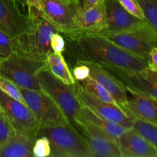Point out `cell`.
<instances>
[{
  "label": "cell",
  "mask_w": 157,
  "mask_h": 157,
  "mask_svg": "<svg viewBox=\"0 0 157 157\" xmlns=\"http://www.w3.org/2000/svg\"><path fill=\"white\" fill-rule=\"evenodd\" d=\"M66 42V53L76 61H87L104 67L129 72L140 71L148 67L147 59L124 50L103 35L82 30L61 33Z\"/></svg>",
  "instance_id": "obj_1"
},
{
  "label": "cell",
  "mask_w": 157,
  "mask_h": 157,
  "mask_svg": "<svg viewBox=\"0 0 157 157\" xmlns=\"http://www.w3.org/2000/svg\"><path fill=\"white\" fill-rule=\"evenodd\" d=\"M29 17L32 19L30 28L13 38L14 52L35 61L45 62L48 55L52 52L51 35L58 30L42 14Z\"/></svg>",
  "instance_id": "obj_2"
},
{
  "label": "cell",
  "mask_w": 157,
  "mask_h": 157,
  "mask_svg": "<svg viewBox=\"0 0 157 157\" xmlns=\"http://www.w3.org/2000/svg\"><path fill=\"white\" fill-rule=\"evenodd\" d=\"M36 78L41 90L59 107L69 124L80 132L77 118L82 106L77 95L75 84H64L49 71L47 64L37 72Z\"/></svg>",
  "instance_id": "obj_3"
},
{
  "label": "cell",
  "mask_w": 157,
  "mask_h": 157,
  "mask_svg": "<svg viewBox=\"0 0 157 157\" xmlns=\"http://www.w3.org/2000/svg\"><path fill=\"white\" fill-rule=\"evenodd\" d=\"M45 136L51 145V157H91L81 133L69 124L41 126L37 136Z\"/></svg>",
  "instance_id": "obj_4"
},
{
  "label": "cell",
  "mask_w": 157,
  "mask_h": 157,
  "mask_svg": "<svg viewBox=\"0 0 157 157\" xmlns=\"http://www.w3.org/2000/svg\"><path fill=\"white\" fill-rule=\"evenodd\" d=\"M45 65L44 61H35L13 52L2 60L0 75L16 84L20 88L41 90L36 74Z\"/></svg>",
  "instance_id": "obj_5"
},
{
  "label": "cell",
  "mask_w": 157,
  "mask_h": 157,
  "mask_svg": "<svg viewBox=\"0 0 157 157\" xmlns=\"http://www.w3.org/2000/svg\"><path fill=\"white\" fill-rule=\"evenodd\" d=\"M100 34L124 50L147 60L150 51L157 46V33L148 23L134 30Z\"/></svg>",
  "instance_id": "obj_6"
},
{
  "label": "cell",
  "mask_w": 157,
  "mask_h": 157,
  "mask_svg": "<svg viewBox=\"0 0 157 157\" xmlns=\"http://www.w3.org/2000/svg\"><path fill=\"white\" fill-rule=\"evenodd\" d=\"M0 105L15 131L35 140L40 124L29 107L12 99L1 90Z\"/></svg>",
  "instance_id": "obj_7"
},
{
  "label": "cell",
  "mask_w": 157,
  "mask_h": 157,
  "mask_svg": "<svg viewBox=\"0 0 157 157\" xmlns=\"http://www.w3.org/2000/svg\"><path fill=\"white\" fill-rule=\"evenodd\" d=\"M26 105L41 126L69 124L55 101L42 90L20 88Z\"/></svg>",
  "instance_id": "obj_8"
},
{
  "label": "cell",
  "mask_w": 157,
  "mask_h": 157,
  "mask_svg": "<svg viewBox=\"0 0 157 157\" xmlns=\"http://www.w3.org/2000/svg\"><path fill=\"white\" fill-rule=\"evenodd\" d=\"M77 123L80 127V132L87 143L91 157H121L116 140L81 117H78Z\"/></svg>",
  "instance_id": "obj_9"
},
{
  "label": "cell",
  "mask_w": 157,
  "mask_h": 157,
  "mask_svg": "<svg viewBox=\"0 0 157 157\" xmlns=\"http://www.w3.org/2000/svg\"><path fill=\"white\" fill-rule=\"evenodd\" d=\"M126 87L128 92H136L157 100V71L147 67L140 71L129 72L104 67Z\"/></svg>",
  "instance_id": "obj_10"
},
{
  "label": "cell",
  "mask_w": 157,
  "mask_h": 157,
  "mask_svg": "<svg viewBox=\"0 0 157 157\" xmlns=\"http://www.w3.org/2000/svg\"><path fill=\"white\" fill-rule=\"evenodd\" d=\"M41 14L60 33L76 30L74 15L79 3L77 0H40Z\"/></svg>",
  "instance_id": "obj_11"
},
{
  "label": "cell",
  "mask_w": 157,
  "mask_h": 157,
  "mask_svg": "<svg viewBox=\"0 0 157 157\" xmlns=\"http://www.w3.org/2000/svg\"><path fill=\"white\" fill-rule=\"evenodd\" d=\"M76 93L81 106L87 107L96 114L108 121L117 123L127 130L133 129V118L129 116L121 107L98 99L75 83Z\"/></svg>",
  "instance_id": "obj_12"
},
{
  "label": "cell",
  "mask_w": 157,
  "mask_h": 157,
  "mask_svg": "<svg viewBox=\"0 0 157 157\" xmlns=\"http://www.w3.org/2000/svg\"><path fill=\"white\" fill-rule=\"evenodd\" d=\"M32 25V19L25 15L14 0H0V31L12 38L26 32Z\"/></svg>",
  "instance_id": "obj_13"
},
{
  "label": "cell",
  "mask_w": 157,
  "mask_h": 157,
  "mask_svg": "<svg viewBox=\"0 0 157 157\" xmlns=\"http://www.w3.org/2000/svg\"><path fill=\"white\" fill-rule=\"evenodd\" d=\"M107 28L103 32H120L134 30L147 24L146 20L140 19L127 12L118 0H104Z\"/></svg>",
  "instance_id": "obj_14"
},
{
  "label": "cell",
  "mask_w": 157,
  "mask_h": 157,
  "mask_svg": "<svg viewBox=\"0 0 157 157\" xmlns=\"http://www.w3.org/2000/svg\"><path fill=\"white\" fill-rule=\"evenodd\" d=\"M76 30L101 33L107 28L104 0L90 9L78 6L74 15Z\"/></svg>",
  "instance_id": "obj_15"
},
{
  "label": "cell",
  "mask_w": 157,
  "mask_h": 157,
  "mask_svg": "<svg viewBox=\"0 0 157 157\" xmlns=\"http://www.w3.org/2000/svg\"><path fill=\"white\" fill-rule=\"evenodd\" d=\"M82 62L85 63L90 67V77L101 84L111 94L118 105L124 110L128 102V91L125 86L107 69L100 64L87 61Z\"/></svg>",
  "instance_id": "obj_16"
},
{
  "label": "cell",
  "mask_w": 157,
  "mask_h": 157,
  "mask_svg": "<svg viewBox=\"0 0 157 157\" xmlns=\"http://www.w3.org/2000/svg\"><path fill=\"white\" fill-rule=\"evenodd\" d=\"M117 143L122 157H157L153 144L133 128L126 130Z\"/></svg>",
  "instance_id": "obj_17"
},
{
  "label": "cell",
  "mask_w": 157,
  "mask_h": 157,
  "mask_svg": "<svg viewBox=\"0 0 157 157\" xmlns=\"http://www.w3.org/2000/svg\"><path fill=\"white\" fill-rule=\"evenodd\" d=\"M129 93L132 97L128 98L124 111L133 119L140 120L157 126V104L155 101L141 94Z\"/></svg>",
  "instance_id": "obj_18"
},
{
  "label": "cell",
  "mask_w": 157,
  "mask_h": 157,
  "mask_svg": "<svg viewBox=\"0 0 157 157\" xmlns=\"http://www.w3.org/2000/svg\"><path fill=\"white\" fill-rule=\"evenodd\" d=\"M35 140L15 131L0 145V157H34Z\"/></svg>",
  "instance_id": "obj_19"
},
{
  "label": "cell",
  "mask_w": 157,
  "mask_h": 157,
  "mask_svg": "<svg viewBox=\"0 0 157 157\" xmlns=\"http://www.w3.org/2000/svg\"><path fill=\"white\" fill-rule=\"evenodd\" d=\"M79 116L85 119L86 121L94 124L98 128L103 130L104 133H107L109 136L113 137L117 141L118 138L122 136L127 130V129L123 126L98 116L94 112L84 106H82L81 107Z\"/></svg>",
  "instance_id": "obj_20"
},
{
  "label": "cell",
  "mask_w": 157,
  "mask_h": 157,
  "mask_svg": "<svg viewBox=\"0 0 157 157\" xmlns=\"http://www.w3.org/2000/svg\"><path fill=\"white\" fill-rule=\"evenodd\" d=\"M48 68L56 78L66 84L76 83L62 53L52 52L45 61Z\"/></svg>",
  "instance_id": "obj_21"
},
{
  "label": "cell",
  "mask_w": 157,
  "mask_h": 157,
  "mask_svg": "<svg viewBox=\"0 0 157 157\" xmlns=\"http://www.w3.org/2000/svg\"><path fill=\"white\" fill-rule=\"evenodd\" d=\"M76 82L78 83L79 85L83 89H84L86 91L90 93V94L94 95L98 99L105 101V102L110 103V104L118 105L116 101L111 96V94L101 84H99L98 81L93 79L91 77H89L87 79L82 81H76Z\"/></svg>",
  "instance_id": "obj_22"
},
{
  "label": "cell",
  "mask_w": 157,
  "mask_h": 157,
  "mask_svg": "<svg viewBox=\"0 0 157 157\" xmlns=\"http://www.w3.org/2000/svg\"><path fill=\"white\" fill-rule=\"evenodd\" d=\"M136 131L148 141H150L157 151V126L144 122L138 119H133V127Z\"/></svg>",
  "instance_id": "obj_23"
},
{
  "label": "cell",
  "mask_w": 157,
  "mask_h": 157,
  "mask_svg": "<svg viewBox=\"0 0 157 157\" xmlns=\"http://www.w3.org/2000/svg\"><path fill=\"white\" fill-rule=\"evenodd\" d=\"M147 22L157 33V0H138Z\"/></svg>",
  "instance_id": "obj_24"
},
{
  "label": "cell",
  "mask_w": 157,
  "mask_h": 157,
  "mask_svg": "<svg viewBox=\"0 0 157 157\" xmlns=\"http://www.w3.org/2000/svg\"><path fill=\"white\" fill-rule=\"evenodd\" d=\"M0 90L9 97L12 98V99H15L19 102L26 104L20 87L16 84L4 78L2 75H0Z\"/></svg>",
  "instance_id": "obj_25"
},
{
  "label": "cell",
  "mask_w": 157,
  "mask_h": 157,
  "mask_svg": "<svg viewBox=\"0 0 157 157\" xmlns=\"http://www.w3.org/2000/svg\"><path fill=\"white\" fill-rule=\"evenodd\" d=\"M34 157H47L50 156L51 145L48 138L45 136H40L35 139L33 146Z\"/></svg>",
  "instance_id": "obj_26"
},
{
  "label": "cell",
  "mask_w": 157,
  "mask_h": 157,
  "mask_svg": "<svg viewBox=\"0 0 157 157\" xmlns=\"http://www.w3.org/2000/svg\"><path fill=\"white\" fill-rule=\"evenodd\" d=\"M15 52L13 38L0 31V58H6Z\"/></svg>",
  "instance_id": "obj_27"
},
{
  "label": "cell",
  "mask_w": 157,
  "mask_h": 157,
  "mask_svg": "<svg viewBox=\"0 0 157 157\" xmlns=\"http://www.w3.org/2000/svg\"><path fill=\"white\" fill-rule=\"evenodd\" d=\"M118 2L130 14L140 19L145 20L144 12L138 0H118Z\"/></svg>",
  "instance_id": "obj_28"
},
{
  "label": "cell",
  "mask_w": 157,
  "mask_h": 157,
  "mask_svg": "<svg viewBox=\"0 0 157 157\" xmlns=\"http://www.w3.org/2000/svg\"><path fill=\"white\" fill-rule=\"evenodd\" d=\"M75 63L71 73L75 81H82L90 77V70L87 64L82 61H76Z\"/></svg>",
  "instance_id": "obj_29"
},
{
  "label": "cell",
  "mask_w": 157,
  "mask_h": 157,
  "mask_svg": "<svg viewBox=\"0 0 157 157\" xmlns=\"http://www.w3.org/2000/svg\"><path fill=\"white\" fill-rule=\"evenodd\" d=\"M15 132V130L6 116H0V145L7 140Z\"/></svg>",
  "instance_id": "obj_30"
},
{
  "label": "cell",
  "mask_w": 157,
  "mask_h": 157,
  "mask_svg": "<svg viewBox=\"0 0 157 157\" xmlns=\"http://www.w3.org/2000/svg\"><path fill=\"white\" fill-rule=\"evenodd\" d=\"M50 44L52 52H59V53H62V52H65V39L60 32H56L51 35Z\"/></svg>",
  "instance_id": "obj_31"
},
{
  "label": "cell",
  "mask_w": 157,
  "mask_h": 157,
  "mask_svg": "<svg viewBox=\"0 0 157 157\" xmlns=\"http://www.w3.org/2000/svg\"><path fill=\"white\" fill-rule=\"evenodd\" d=\"M26 2H27L29 16H33V15L41 14L40 0H26Z\"/></svg>",
  "instance_id": "obj_32"
},
{
  "label": "cell",
  "mask_w": 157,
  "mask_h": 157,
  "mask_svg": "<svg viewBox=\"0 0 157 157\" xmlns=\"http://www.w3.org/2000/svg\"><path fill=\"white\" fill-rule=\"evenodd\" d=\"M147 61H148V67L157 71V46L150 51Z\"/></svg>",
  "instance_id": "obj_33"
},
{
  "label": "cell",
  "mask_w": 157,
  "mask_h": 157,
  "mask_svg": "<svg viewBox=\"0 0 157 157\" xmlns=\"http://www.w3.org/2000/svg\"><path fill=\"white\" fill-rule=\"evenodd\" d=\"M104 0H84L82 4V7L84 9H90L99 4L100 2H103Z\"/></svg>",
  "instance_id": "obj_34"
},
{
  "label": "cell",
  "mask_w": 157,
  "mask_h": 157,
  "mask_svg": "<svg viewBox=\"0 0 157 157\" xmlns=\"http://www.w3.org/2000/svg\"><path fill=\"white\" fill-rule=\"evenodd\" d=\"M15 2L17 3L18 6H21V8L25 9V7H27V2H26V0H14Z\"/></svg>",
  "instance_id": "obj_35"
},
{
  "label": "cell",
  "mask_w": 157,
  "mask_h": 157,
  "mask_svg": "<svg viewBox=\"0 0 157 157\" xmlns=\"http://www.w3.org/2000/svg\"><path fill=\"white\" fill-rule=\"evenodd\" d=\"M0 116H2V117L6 116V114H5V113H4V111H3L1 105H0Z\"/></svg>",
  "instance_id": "obj_36"
},
{
  "label": "cell",
  "mask_w": 157,
  "mask_h": 157,
  "mask_svg": "<svg viewBox=\"0 0 157 157\" xmlns=\"http://www.w3.org/2000/svg\"><path fill=\"white\" fill-rule=\"evenodd\" d=\"M78 3H79L80 6H82L83 2H84V0H78Z\"/></svg>",
  "instance_id": "obj_37"
},
{
  "label": "cell",
  "mask_w": 157,
  "mask_h": 157,
  "mask_svg": "<svg viewBox=\"0 0 157 157\" xmlns=\"http://www.w3.org/2000/svg\"><path fill=\"white\" fill-rule=\"evenodd\" d=\"M2 58H0V69H1V63H2Z\"/></svg>",
  "instance_id": "obj_38"
},
{
  "label": "cell",
  "mask_w": 157,
  "mask_h": 157,
  "mask_svg": "<svg viewBox=\"0 0 157 157\" xmlns=\"http://www.w3.org/2000/svg\"><path fill=\"white\" fill-rule=\"evenodd\" d=\"M153 100L155 101V103H156V104H157V100H154V99H153Z\"/></svg>",
  "instance_id": "obj_39"
},
{
  "label": "cell",
  "mask_w": 157,
  "mask_h": 157,
  "mask_svg": "<svg viewBox=\"0 0 157 157\" xmlns=\"http://www.w3.org/2000/svg\"><path fill=\"white\" fill-rule=\"evenodd\" d=\"M67 1H73V0H67ZM78 1V0H77Z\"/></svg>",
  "instance_id": "obj_40"
}]
</instances>
